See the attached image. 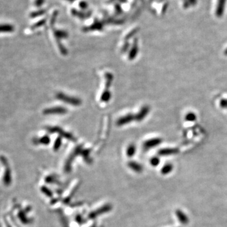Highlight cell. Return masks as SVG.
<instances>
[{"label": "cell", "mask_w": 227, "mask_h": 227, "mask_svg": "<svg viewBox=\"0 0 227 227\" xmlns=\"http://www.w3.org/2000/svg\"><path fill=\"white\" fill-rule=\"evenodd\" d=\"M57 98H59V100H61L65 102H67L68 103H71L72 105H77L80 104V100L75 98H72V97H68L67 95H65L63 93H58L57 95Z\"/></svg>", "instance_id": "1"}, {"label": "cell", "mask_w": 227, "mask_h": 227, "mask_svg": "<svg viewBox=\"0 0 227 227\" xmlns=\"http://www.w3.org/2000/svg\"><path fill=\"white\" fill-rule=\"evenodd\" d=\"M226 0H218L216 10V15L217 17H221L224 11V7Z\"/></svg>", "instance_id": "2"}, {"label": "cell", "mask_w": 227, "mask_h": 227, "mask_svg": "<svg viewBox=\"0 0 227 227\" xmlns=\"http://www.w3.org/2000/svg\"><path fill=\"white\" fill-rule=\"evenodd\" d=\"M103 28V24L102 22L98 21H95L92 25L89 27H85L84 28L85 31H93V30H100Z\"/></svg>", "instance_id": "3"}, {"label": "cell", "mask_w": 227, "mask_h": 227, "mask_svg": "<svg viewBox=\"0 0 227 227\" xmlns=\"http://www.w3.org/2000/svg\"><path fill=\"white\" fill-rule=\"evenodd\" d=\"M66 112V110L64 108L61 107H54L51 108H48L44 110V114H64Z\"/></svg>", "instance_id": "4"}, {"label": "cell", "mask_w": 227, "mask_h": 227, "mask_svg": "<svg viewBox=\"0 0 227 227\" xmlns=\"http://www.w3.org/2000/svg\"><path fill=\"white\" fill-rule=\"evenodd\" d=\"M15 30L14 27L10 24L0 25V33H10Z\"/></svg>", "instance_id": "5"}, {"label": "cell", "mask_w": 227, "mask_h": 227, "mask_svg": "<svg viewBox=\"0 0 227 227\" xmlns=\"http://www.w3.org/2000/svg\"><path fill=\"white\" fill-rule=\"evenodd\" d=\"M71 13H72L73 15L77 17H78L80 18H82V19L86 18L88 17L91 15V13L90 12H89L88 13H83L82 12L78 11V10H75V9H73L71 10Z\"/></svg>", "instance_id": "6"}, {"label": "cell", "mask_w": 227, "mask_h": 227, "mask_svg": "<svg viewBox=\"0 0 227 227\" xmlns=\"http://www.w3.org/2000/svg\"><path fill=\"white\" fill-rule=\"evenodd\" d=\"M149 111V108L148 106L144 107L142 110L140 111V112L138 114V116H136V119L138 121H141L144 118V117L148 114V113Z\"/></svg>", "instance_id": "7"}, {"label": "cell", "mask_w": 227, "mask_h": 227, "mask_svg": "<svg viewBox=\"0 0 227 227\" xmlns=\"http://www.w3.org/2000/svg\"><path fill=\"white\" fill-rule=\"evenodd\" d=\"M161 142H162V140L160 138H155V139H150L145 143L144 146L147 147V148L154 147V146L160 144Z\"/></svg>", "instance_id": "8"}, {"label": "cell", "mask_w": 227, "mask_h": 227, "mask_svg": "<svg viewBox=\"0 0 227 227\" xmlns=\"http://www.w3.org/2000/svg\"><path fill=\"white\" fill-rule=\"evenodd\" d=\"M133 119V117L132 116H131V115L127 116L126 117L122 118L120 119H119V121H118V124L119 126H121V125L127 124V123H129L131 121H132Z\"/></svg>", "instance_id": "9"}, {"label": "cell", "mask_w": 227, "mask_h": 227, "mask_svg": "<svg viewBox=\"0 0 227 227\" xmlns=\"http://www.w3.org/2000/svg\"><path fill=\"white\" fill-rule=\"evenodd\" d=\"M54 33L58 39H63V38H66L68 37V33L66 31L60 30H54Z\"/></svg>", "instance_id": "10"}, {"label": "cell", "mask_w": 227, "mask_h": 227, "mask_svg": "<svg viewBox=\"0 0 227 227\" xmlns=\"http://www.w3.org/2000/svg\"><path fill=\"white\" fill-rule=\"evenodd\" d=\"M4 183L7 185H9L11 183V171L8 169L5 174L4 176Z\"/></svg>", "instance_id": "11"}, {"label": "cell", "mask_w": 227, "mask_h": 227, "mask_svg": "<svg viewBox=\"0 0 227 227\" xmlns=\"http://www.w3.org/2000/svg\"><path fill=\"white\" fill-rule=\"evenodd\" d=\"M136 43H137V42L135 41L134 44L133 46V48H132L131 51L129 53V58L131 59L134 58V57L136 56V55L137 54V53H138V46H137V43L136 44Z\"/></svg>", "instance_id": "12"}, {"label": "cell", "mask_w": 227, "mask_h": 227, "mask_svg": "<svg viewBox=\"0 0 227 227\" xmlns=\"http://www.w3.org/2000/svg\"><path fill=\"white\" fill-rule=\"evenodd\" d=\"M46 10H37V11H35L34 12H32L31 14H30V17L32 18H35V17H38L39 16H41L43 15H44L45 13H46Z\"/></svg>", "instance_id": "13"}, {"label": "cell", "mask_w": 227, "mask_h": 227, "mask_svg": "<svg viewBox=\"0 0 227 227\" xmlns=\"http://www.w3.org/2000/svg\"><path fill=\"white\" fill-rule=\"evenodd\" d=\"M185 119L187 121H194L196 119V116L193 112H189L186 115Z\"/></svg>", "instance_id": "14"}, {"label": "cell", "mask_w": 227, "mask_h": 227, "mask_svg": "<svg viewBox=\"0 0 227 227\" xmlns=\"http://www.w3.org/2000/svg\"><path fill=\"white\" fill-rule=\"evenodd\" d=\"M110 97V94L108 92H105L102 96V100H103V102H107L109 98Z\"/></svg>", "instance_id": "15"}, {"label": "cell", "mask_w": 227, "mask_h": 227, "mask_svg": "<svg viewBox=\"0 0 227 227\" xmlns=\"http://www.w3.org/2000/svg\"><path fill=\"white\" fill-rule=\"evenodd\" d=\"M46 23V20H41V21H39V22H37L36 23H35L32 27V29H34V28H38V27H41V26H42V25H43L44 23Z\"/></svg>", "instance_id": "16"}, {"label": "cell", "mask_w": 227, "mask_h": 227, "mask_svg": "<svg viewBox=\"0 0 227 227\" xmlns=\"http://www.w3.org/2000/svg\"><path fill=\"white\" fill-rule=\"evenodd\" d=\"M79 7L82 10H86L88 8V5L86 2L82 1L81 2L79 3Z\"/></svg>", "instance_id": "17"}, {"label": "cell", "mask_w": 227, "mask_h": 227, "mask_svg": "<svg viewBox=\"0 0 227 227\" xmlns=\"http://www.w3.org/2000/svg\"><path fill=\"white\" fill-rule=\"evenodd\" d=\"M219 105L221 107L227 109V99L226 98L221 99L219 102Z\"/></svg>", "instance_id": "18"}, {"label": "cell", "mask_w": 227, "mask_h": 227, "mask_svg": "<svg viewBox=\"0 0 227 227\" xmlns=\"http://www.w3.org/2000/svg\"><path fill=\"white\" fill-rule=\"evenodd\" d=\"M45 2V0H35L34 5L37 7H41Z\"/></svg>", "instance_id": "19"}, {"label": "cell", "mask_w": 227, "mask_h": 227, "mask_svg": "<svg viewBox=\"0 0 227 227\" xmlns=\"http://www.w3.org/2000/svg\"><path fill=\"white\" fill-rule=\"evenodd\" d=\"M49 142V138L47 136L43 137L41 139H39V143L43 144H48Z\"/></svg>", "instance_id": "20"}, {"label": "cell", "mask_w": 227, "mask_h": 227, "mask_svg": "<svg viewBox=\"0 0 227 227\" xmlns=\"http://www.w3.org/2000/svg\"><path fill=\"white\" fill-rule=\"evenodd\" d=\"M58 12L57 11L54 12L53 16H52V18H51V23L52 25H53L54 23V22H56V18L58 17Z\"/></svg>", "instance_id": "21"}, {"label": "cell", "mask_w": 227, "mask_h": 227, "mask_svg": "<svg viewBox=\"0 0 227 227\" xmlns=\"http://www.w3.org/2000/svg\"><path fill=\"white\" fill-rule=\"evenodd\" d=\"M115 10H116V12L118 13V14H120L122 13V8H121V6L119 5V4H116L115 5Z\"/></svg>", "instance_id": "22"}, {"label": "cell", "mask_w": 227, "mask_h": 227, "mask_svg": "<svg viewBox=\"0 0 227 227\" xmlns=\"http://www.w3.org/2000/svg\"><path fill=\"white\" fill-rule=\"evenodd\" d=\"M138 32V30L137 29H134V30H133V31H131L130 33H129L128 35H127V37H126V39H129V38H130L131 37H132L135 33H136Z\"/></svg>", "instance_id": "23"}, {"label": "cell", "mask_w": 227, "mask_h": 227, "mask_svg": "<svg viewBox=\"0 0 227 227\" xmlns=\"http://www.w3.org/2000/svg\"><path fill=\"white\" fill-rule=\"evenodd\" d=\"M134 147L133 146H130L129 148V149H128V153L131 155H133V154L134 153Z\"/></svg>", "instance_id": "24"}, {"label": "cell", "mask_w": 227, "mask_h": 227, "mask_svg": "<svg viewBox=\"0 0 227 227\" xmlns=\"http://www.w3.org/2000/svg\"><path fill=\"white\" fill-rule=\"evenodd\" d=\"M189 2L193 5H195L197 3V0H189Z\"/></svg>", "instance_id": "25"}, {"label": "cell", "mask_w": 227, "mask_h": 227, "mask_svg": "<svg viewBox=\"0 0 227 227\" xmlns=\"http://www.w3.org/2000/svg\"><path fill=\"white\" fill-rule=\"evenodd\" d=\"M65 1H67V2H69V3H73L74 2H75L76 1V0H65Z\"/></svg>", "instance_id": "26"}, {"label": "cell", "mask_w": 227, "mask_h": 227, "mask_svg": "<svg viewBox=\"0 0 227 227\" xmlns=\"http://www.w3.org/2000/svg\"><path fill=\"white\" fill-rule=\"evenodd\" d=\"M224 54H225V55H226V56H227V48L225 49V51H224Z\"/></svg>", "instance_id": "27"}, {"label": "cell", "mask_w": 227, "mask_h": 227, "mask_svg": "<svg viewBox=\"0 0 227 227\" xmlns=\"http://www.w3.org/2000/svg\"><path fill=\"white\" fill-rule=\"evenodd\" d=\"M114 1H115V0H109V2H114Z\"/></svg>", "instance_id": "28"}]
</instances>
